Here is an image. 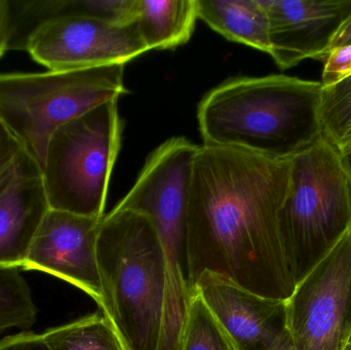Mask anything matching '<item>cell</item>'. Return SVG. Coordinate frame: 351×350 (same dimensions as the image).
Here are the masks:
<instances>
[{"label": "cell", "instance_id": "8", "mask_svg": "<svg viewBox=\"0 0 351 350\" xmlns=\"http://www.w3.org/2000/svg\"><path fill=\"white\" fill-rule=\"evenodd\" d=\"M295 350H346L351 338V230L287 300Z\"/></svg>", "mask_w": 351, "mask_h": 350}, {"label": "cell", "instance_id": "20", "mask_svg": "<svg viewBox=\"0 0 351 350\" xmlns=\"http://www.w3.org/2000/svg\"><path fill=\"white\" fill-rule=\"evenodd\" d=\"M180 350H237L232 339L195 293L191 294L188 304Z\"/></svg>", "mask_w": 351, "mask_h": 350}, {"label": "cell", "instance_id": "5", "mask_svg": "<svg viewBox=\"0 0 351 350\" xmlns=\"http://www.w3.org/2000/svg\"><path fill=\"white\" fill-rule=\"evenodd\" d=\"M125 64L74 71L0 73V123L41 170L56 129L128 92Z\"/></svg>", "mask_w": 351, "mask_h": 350}, {"label": "cell", "instance_id": "11", "mask_svg": "<svg viewBox=\"0 0 351 350\" xmlns=\"http://www.w3.org/2000/svg\"><path fill=\"white\" fill-rule=\"evenodd\" d=\"M192 293L202 298L237 350H269L287 332V300L258 295L227 275L204 271Z\"/></svg>", "mask_w": 351, "mask_h": 350}, {"label": "cell", "instance_id": "29", "mask_svg": "<svg viewBox=\"0 0 351 350\" xmlns=\"http://www.w3.org/2000/svg\"><path fill=\"white\" fill-rule=\"evenodd\" d=\"M346 350H351V338L350 342H348V347H346Z\"/></svg>", "mask_w": 351, "mask_h": 350}, {"label": "cell", "instance_id": "9", "mask_svg": "<svg viewBox=\"0 0 351 350\" xmlns=\"http://www.w3.org/2000/svg\"><path fill=\"white\" fill-rule=\"evenodd\" d=\"M25 51L51 71H74L127 64L148 51L135 22L117 24L82 14H67L39 25Z\"/></svg>", "mask_w": 351, "mask_h": 350}, {"label": "cell", "instance_id": "24", "mask_svg": "<svg viewBox=\"0 0 351 350\" xmlns=\"http://www.w3.org/2000/svg\"><path fill=\"white\" fill-rule=\"evenodd\" d=\"M10 0H0V58L10 51Z\"/></svg>", "mask_w": 351, "mask_h": 350}, {"label": "cell", "instance_id": "26", "mask_svg": "<svg viewBox=\"0 0 351 350\" xmlns=\"http://www.w3.org/2000/svg\"><path fill=\"white\" fill-rule=\"evenodd\" d=\"M269 350H295L293 347L292 340H291L290 335H289L288 331L285 333L284 336L278 340V342L271 347Z\"/></svg>", "mask_w": 351, "mask_h": 350}, {"label": "cell", "instance_id": "6", "mask_svg": "<svg viewBox=\"0 0 351 350\" xmlns=\"http://www.w3.org/2000/svg\"><path fill=\"white\" fill-rule=\"evenodd\" d=\"M121 133L119 99L106 101L56 129L41 166L51 210L104 218Z\"/></svg>", "mask_w": 351, "mask_h": 350}, {"label": "cell", "instance_id": "18", "mask_svg": "<svg viewBox=\"0 0 351 350\" xmlns=\"http://www.w3.org/2000/svg\"><path fill=\"white\" fill-rule=\"evenodd\" d=\"M323 137L340 155L351 152V75L323 86L319 108Z\"/></svg>", "mask_w": 351, "mask_h": 350}, {"label": "cell", "instance_id": "12", "mask_svg": "<svg viewBox=\"0 0 351 350\" xmlns=\"http://www.w3.org/2000/svg\"><path fill=\"white\" fill-rule=\"evenodd\" d=\"M269 23L270 53L282 70L327 55L351 14V0H261Z\"/></svg>", "mask_w": 351, "mask_h": 350}, {"label": "cell", "instance_id": "27", "mask_svg": "<svg viewBox=\"0 0 351 350\" xmlns=\"http://www.w3.org/2000/svg\"><path fill=\"white\" fill-rule=\"evenodd\" d=\"M341 158L344 168H346V173H348V176L351 183V152L350 153L346 154V155H342Z\"/></svg>", "mask_w": 351, "mask_h": 350}, {"label": "cell", "instance_id": "2", "mask_svg": "<svg viewBox=\"0 0 351 350\" xmlns=\"http://www.w3.org/2000/svg\"><path fill=\"white\" fill-rule=\"evenodd\" d=\"M323 84L286 75L231 78L200 101L204 144L291 160L323 138Z\"/></svg>", "mask_w": 351, "mask_h": 350}, {"label": "cell", "instance_id": "17", "mask_svg": "<svg viewBox=\"0 0 351 350\" xmlns=\"http://www.w3.org/2000/svg\"><path fill=\"white\" fill-rule=\"evenodd\" d=\"M51 350H127L102 310L43 334Z\"/></svg>", "mask_w": 351, "mask_h": 350}, {"label": "cell", "instance_id": "28", "mask_svg": "<svg viewBox=\"0 0 351 350\" xmlns=\"http://www.w3.org/2000/svg\"><path fill=\"white\" fill-rule=\"evenodd\" d=\"M10 134V132H8V129L4 127V125L0 123V143H1V142L3 141V140L5 139Z\"/></svg>", "mask_w": 351, "mask_h": 350}, {"label": "cell", "instance_id": "7", "mask_svg": "<svg viewBox=\"0 0 351 350\" xmlns=\"http://www.w3.org/2000/svg\"><path fill=\"white\" fill-rule=\"evenodd\" d=\"M199 146L184 137L167 140L146 160L134 186L114 210L147 216L158 232L167 266V299L191 293L188 275L187 212L194 160Z\"/></svg>", "mask_w": 351, "mask_h": 350}, {"label": "cell", "instance_id": "19", "mask_svg": "<svg viewBox=\"0 0 351 350\" xmlns=\"http://www.w3.org/2000/svg\"><path fill=\"white\" fill-rule=\"evenodd\" d=\"M36 316L37 308L21 269L0 265V334L12 328L28 330Z\"/></svg>", "mask_w": 351, "mask_h": 350}, {"label": "cell", "instance_id": "3", "mask_svg": "<svg viewBox=\"0 0 351 350\" xmlns=\"http://www.w3.org/2000/svg\"><path fill=\"white\" fill-rule=\"evenodd\" d=\"M104 294L102 312L127 350H158L164 323L167 266L152 220L113 209L97 240Z\"/></svg>", "mask_w": 351, "mask_h": 350}, {"label": "cell", "instance_id": "1", "mask_svg": "<svg viewBox=\"0 0 351 350\" xmlns=\"http://www.w3.org/2000/svg\"><path fill=\"white\" fill-rule=\"evenodd\" d=\"M290 176V160H270L237 148L199 146L187 212L191 290L208 271L264 297H291L296 284L278 227Z\"/></svg>", "mask_w": 351, "mask_h": 350}, {"label": "cell", "instance_id": "23", "mask_svg": "<svg viewBox=\"0 0 351 350\" xmlns=\"http://www.w3.org/2000/svg\"><path fill=\"white\" fill-rule=\"evenodd\" d=\"M0 350H51L43 334L22 332L0 339Z\"/></svg>", "mask_w": 351, "mask_h": 350}, {"label": "cell", "instance_id": "14", "mask_svg": "<svg viewBox=\"0 0 351 350\" xmlns=\"http://www.w3.org/2000/svg\"><path fill=\"white\" fill-rule=\"evenodd\" d=\"M10 51H25L31 33L57 16L82 14L117 24L133 23L137 0H10Z\"/></svg>", "mask_w": 351, "mask_h": 350}, {"label": "cell", "instance_id": "16", "mask_svg": "<svg viewBox=\"0 0 351 350\" xmlns=\"http://www.w3.org/2000/svg\"><path fill=\"white\" fill-rule=\"evenodd\" d=\"M196 0H137L135 22L148 51L185 45L197 21Z\"/></svg>", "mask_w": 351, "mask_h": 350}, {"label": "cell", "instance_id": "13", "mask_svg": "<svg viewBox=\"0 0 351 350\" xmlns=\"http://www.w3.org/2000/svg\"><path fill=\"white\" fill-rule=\"evenodd\" d=\"M49 210L40 168L29 155L20 174L0 193V265L22 269Z\"/></svg>", "mask_w": 351, "mask_h": 350}, {"label": "cell", "instance_id": "22", "mask_svg": "<svg viewBox=\"0 0 351 350\" xmlns=\"http://www.w3.org/2000/svg\"><path fill=\"white\" fill-rule=\"evenodd\" d=\"M323 79L325 86H333L351 75V45L332 49L324 58Z\"/></svg>", "mask_w": 351, "mask_h": 350}, {"label": "cell", "instance_id": "25", "mask_svg": "<svg viewBox=\"0 0 351 350\" xmlns=\"http://www.w3.org/2000/svg\"><path fill=\"white\" fill-rule=\"evenodd\" d=\"M346 45H351V14L344 21L337 34L334 37L329 51H332V49H337V47H346Z\"/></svg>", "mask_w": 351, "mask_h": 350}, {"label": "cell", "instance_id": "4", "mask_svg": "<svg viewBox=\"0 0 351 350\" xmlns=\"http://www.w3.org/2000/svg\"><path fill=\"white\" fill-rule=\"evenodd\" d=\"M290 162L278 227L297 285L350 232L351 183L341 155L324 137Z\"/></svg>", "mask_w": 351, "mask_h": 350}, {"label": "cell", "instance_id": "10", "mask_svg": "<svg viewBox=\"0 0 351 350\" xmlns=\"http://www.w3.org/2000/svg\"><path fill=\"white\" fill-rule=\"evenodd\" d=\"M102 220L49 210L22 271H41L63 279L88 294L102 310L104 294L97 256Z\"/></svg>", "mask_w": 351, "mask_h": 350}, {"label": "cell", "instance_id": "21", "mask_svg": "<svg viewBox=\"0 0 351 350\" xmlns=\"http://www.w3.org/2000/svg\"><path fill=\"white\" fill-rule=\"evenodd\" d=\"M28 158L29 154L12 134L0 143V193L20 174Z\"/></svg>", "mask_w": 351, "mask_h": 350}, {"label": "cell", "instance_id": "15", "mask_svg": "<svg viewBox=\"0 0 351 350\" xmlns=\"http://www.w3.org/2000/svg\"><path fill=\"white\" fill-rule=\"evenodd\" d=\"M198 18L229 40L269 55V23L261 0H196Z\"/></svg>", "mask_w": 351, "mask_h": 350}]
</instances>
